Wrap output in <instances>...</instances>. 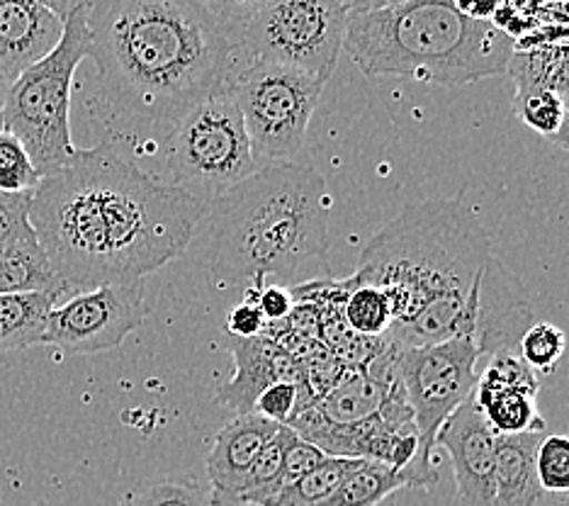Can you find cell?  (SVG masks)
I'll use <instances>...</instances> for the list:
<instances>
[{"label": "cell", "mask_w": 569, "mask_h": 506, "mask_svg": "<svg viewBox=\"0 0 569 506\" xmlns=\"http://www.w3.org/2000/svg\"><path fill=\"white\" fill-rule=\"evenodd\" d=\"M207 205L100 141L40 180L30 222L69 292L141 282L186 254Z\"/></svg>", "instance_id": "obj_1"}, {"label": "cell", "mask_w": 569, "mask_h": 506, "mask_svg": "<svg viewBox=\"0 0 569 506\" xmlns=\"http://www.w3.org/2000/svg\"><path fill=\"white\" fill-rule=\"evenodd\" d=\"M96 117L120 132H168L210 98L239 49L200 0H88Z\"/></svg>", "instance_id": "obj_2"}, {"label": "cell", "mask_w": 569, "mask_h": 506, "mask_svg": "<svg viewBox=\"0 0 569 506\" xmlns=\"http://www.w3.org/2000/svg\"><path fill=\"white\" fill-rule=\"evenodd\" d=\"M491 254V239L462 198L407 205L366 244L356 282L378 285L395 305L385 339L399 348L452 339Z\"/></svg>", "instance_id": "obj_3"}, {"label": "cell", "mask_w": 569, "mask_h": 506, "mask_svg": "<svg viewBox=\"0 0 569 506\" xmlns=\"http://www.w3.org/2000/svg\"><path fill=\"white\" fill-rule=\"evenodd\" d=\"M331 198L315 163H263L207 205L219 285L290 280L329 249Z\"/></svg>", "instance_id": "obj_4"}, {"label": "cell", "mask_w": 569, "mask_h": 506, "mask_svg": "<svg viewBox=\"0 0 569 506\" xmlns=\"http://www.w3.org/2000/svg\"><path fill=\"white\" fill-rule=\"evenodd\" d=\"M343 51L370 78L458 88L509 71L513 39L491 22L460 16L452 0L348 12Z\"/></svg>", "instance_id": "obj_5"}, {"label": "cell", "mask_w": 569, "mask_h": 506, "mask_svg": "<svg viewBox=\"0 0 569 506\" xmlns=\"http://www.w3.org/2000/svg\"><path fill=\"white\" fill-rule=\"evenodd\" d=\"M88 54L90 30L86 3L63 22L59 44L8 83L3 132L22 141L42 178L71 163L79 153L71 139V93L76 71Z\"/></svg>", "instance_id": "obj_6"}, {"label": "cell", "mask_w": 569, "mask_h": 506, "mask_svg": "<svg viewBox=\"0 0 569 506\" xmlns=\"http://www.w3.org/2000/svg\"><path fill=\"white\" fill-rule=\"evenodd\" d=\"M163 153L171 173L168 183L196 195L204 205L261 168L243 115L224 83L168 132Z\"/></svg>", "instance_id": "obj_7"}, {"label": "cell", "mask_w": 569, "mask_h": 506, "mask_svg": "<svg viewBox=\"0 0 569 506\" xmlns=\"http://www.w3.org/2000/svg\"><path fill=\"white\" fill-rule=\"evenodd\" d=\"M480 358V350L468 336H452L438 344L399 350V378H402L419 436L417 458L402 470L407 487H436V436L450 414L472 395Z\"/></svg>", "instance_id": "obj_8"}, {"label": "cell", "mask_w": 569, "mask_h": 506, "mask_svg": "<svg viewBox=\"0 0 569 506\" xmlns=\"http://www.w3.org/2000/svg\"><path fill=\"white\" fill-rule=\"evenodd\" d=\"M224 86L243 115L256 161H297L327 83L280 63L251 59L243 69H231Z\"/></svg>", "instance_id": "obj_9"}, {"label": "cell", "mask_w": 569, "mask_h": 506, "mask_svg": "<svg viewBox=\"0 0 569 506\" xmlns=\"http://www.w3.org/2000/svg\"><path fill=\"white\" fill-rule=\"evenodd\" d=\"M346 22L348 8L341 0H270L246 24L239 49L253 61L280 63L329 83Z\"/></svg>", "instance_id": "obj_10"}, {"label": "cell", "mask_w": 569, "mask_h": 506, "mask_svg": "<svg viewBox=\"0 0 569 506\" xmlns=\"http://www.w3.org/2000/svg\"><path fill=\"white\" fill-rule=\"evenodd\" d=\"M149 305L144 280L129 285H100L76 292L49 311L44 346H57L71 356H96L120 348L147 321Z\"/></svg>", "instance_id": "obj_11"}, {"label": "cell", "mask_w": 569, "mask_h": 506, "mask_svg": "<svg viewBox=\"0 0 569 506\" xmlns=\"http://www.w3.org/2000/svg\"><path fill=\"white\" fill-rule=\"evenodd\" d=\"M533 324V307L521 280L491 256L477 276L458 336H468L480 356L516 354L523 331Z\"/></svg>", "instance_id": "obj_12"}, {"label": "cell", "mask_w": 569, "mask_h": 506, "mask_svg": "<svg viewBox=\"0 0 569 506\" xmlns=\"http://www.w3.org/2000/svg\"><path fill=\"white\" fill-rule=\"evenodd\" d=\"M436 446L448 450L452 473H456L452 506L497 504V434L487 426L472 395L441 426Z\"/></svg>", "instance_id": "obj_13"}, {"label": "cell", "mask_w": 569, "mask_h": 506, "mask_svg": "<svg viewBox=\"0 0 569 506\" xmlns=\"http://www.w3.org/2000/svg\"><path fill=\"white\" fill-rule=\"evenodd\" d=\"M292 431L315 444L325 456L351 458L390 465L392 470H407L417 458L419 438L402 436L382 421L380 414L358 424H329L309 407L288 421Z\"/></svg>", "instance_id": "obj_14"}, {"label": "cell", "mask_w": 569, "mask_h": 506, "mask_svg": "<svg viewBox=\"0 0 569 506\" xmlns=\"http://www.w3.org/2000/svg\"><path fill=\"white\" fill-rule=\"evenodd\" d=\"M540 383L536 370L516 354L489 358L487 370L477 378L472 399L497 436L546 431L548 424L538 414Z\"/></svg>", "instance_id": "obj_15"}, {"label": "cell", "mask_w": 569, "mask_h": 506, "mask_svg": "<svg viewBox=\"0 0 569 506\" xmlns=\"http://www.w3.org/2000/svg\"><path fill=\"white\" fill-rule=\"evenodd\" d=\"M282 424L268 421L258 414H237L219 428L214 444L207 453V479L214 506H239V492L258 453Z\"/></svg>", "instance_id": "obj_16"}, {"label": "cell", "mask_w": 569, "mask_h": 506, "mask_svg": "<svg viewBox=\"0 0 569 506\" xmlns=\"http://www.w3.org/2000/svg\"><path fill=\"white\" fill-rule=\"evenodd\" d=\"M229 354L234 356V375L217 387V401H222L234 414H251L258 395L273 383H302L300 363L292 358L288 348L268 336L253 339H231Z\"/></svg>", "instance_id": "obj_17"}, {"label": "cell", "mask_w": 569, "mask_h": 506, "mask_svg": "<svg viewBox=\"0 0 569 506\" xmlns=\"http://www.w3.org/2000/svg\"><path fill=\"white\" fill-rule=\"evenodd\" d=\"M63 20L37 0H0V78L12 83L59 44Z\"/></svg>", "instance_id": "obj_18"}, {"label": "cell", "mask_w": 569, "mask_h": 506, "mask_svg": "<svg viewBox=\"0 0 569 506\" xmlns=\"http://www.w3.org/2000/svg\"><path fill=\"white\" fill-rule=\"evenodd\" d=\"M548 431L497 436V504L495 506H533L540 495L536 477V448Z\"/></svg>", "instance_id": "obj_19"}, {"label": "cell", "mask_w": 569, "mask_h": 506, "mask_svg": "<svg viewBox=\"0 0 569 506\" xmlns=\"http://www.w3.org/2000/svg\"><path fill=\"white\" fill-rule=\"evenodd\" d=\"M397 380L382 383L378 378H372L366 370L348 368L339 385H336L329 395L321 397L317 405H312V409L329 424L343 426L366 421L375 417V414H380L385 399L390 395V389Z\"/></svg>", "instance_id": "obj_20"}, {"label": "cell", "mask_w": 569, "mask_h": 506, "mask_svg": "<svg viewBox=\"0 0 569 506\" xmlns=\"http://www.w3.org/2000/svg\"><path fill=\"white\" fill-rule=\"evenodd\" d=\"M59 300L57 292L0 295V354L42 344L49 311Z\"/></svg>", "instance_id": "obj_21"}, {"label": "cell", "mask_w": 569, "mask_h": 506, "mask_svg": "<svg viewBox=\"0 0 569 506\" xmlns=\"http://www.w3.org/2000/svg\"><path fill=\"white\" fill-rule=\"evenodd\" d=\"M12 292H57L67 295L57 278L40 239L0 249V295Z\"/></svg>", "instance_id": "obj_22"}, {"label": "cell", "mask_w": 569, "mask_h": 506, "mask_svg": "<svg viewBox=\"0 0 569 506\" xmlns=\"http://www.w3.org/2000/svg\"><path fill=\"white\" fill-rule=\"evenodd\" d=\"M295 436L297 434L292 428L282 424L276 436L263 446V450L258 453L256 463L251 465V470L241 485L239 506H276L282 492L284 453H288Z\"/></svg>", "instance_id": "obj_23"}, {"label": "cell", "mask_w": 569, "mask_h": 506, "mask_svg": "<svg viewBox=\"0 0 569 506\" xmlns=\"http://www.w3.org/2000/svg\"><path fill=\"white\" fill-rule=\"evenodd\" d=\"M348 295L343 300V321L346 327L358 336H368V339H382L395 327V305L387 290L378 285L356 282L348 278Z\"/></svg>", "instance_id": "obj_24"}, {"label": "cell", "mask_w": 569, "mask_h": 506, "mask_svg": "<svg viewBox=\"0 0 569 506\" xmlns=\"http://www.w3.org/2000/svg\"><path fill=\"white\" fill-rule=\"evenodd\" d=\"M407 487L405 473L392 470L390 465L363 460L348 475L333 495L319 506H378L397 489Z\"/></svg>", "instance_id": "obj_25"}, {"label": "cell", "mask_w": 569, "mask_h": 506, "mask_svg": "<svg viewBox=\"0 0 569 506\" xmlns=\"http://www.w3.org/2000/svg\"><path fill=\"white\" fill-rule=\"evenodd\" d=\"M363 460L351 458H331L327 456L317 467H312L297 483L282 487L276 506H319L327 502L343 479L351 475Z\"/></svg>", "instance_id": "obj_26"}, {"label": "cell", "mask_w": 569, "mask_h": 506, "mask_svg": "<svg viewBox=\"0 0 569 506\" xmlns=\"http://www.w3.org/2000/svg\"><path fill=\"white\" fill-rule=\"evenodd\" d=\"M513 112L519 115V120L533 129V132L552 139L562 127L567 102L550 88L533 83H516Z\"/></svg>", "instance_id": "obj_27"}, {"label": "cell", "mask_w": 569, "mask_h": 506, "mask_svg": "<svg viewBox=\"0 0 569 506\" xmlns=\"http://www.w3.org/2000/svg\"><path fill=\"white\" fill-rule=\"evenodd\" d=\"M565 350L567 334L550 321H533L519 341V356L526 360V366L540 373H552L558 368Z\"/></svg>", "instance_id": "obj_28"}, {"label": "cell", "mask_w": 569, "mask_h": 506, "mask_svg": "<svg viewBox=\"0 0 569 506\" xmlns=\"http://www.w3.org/2000/svg\"><path fill=\"white\" fill-rule=\"evenodd\" d=\"M536 477L542 492L569 495V436L546 434L536 448Z\"/></svg>", "instance_id": "obj_29"}, {"label": "cell", "mask_w": 569, "mask_h": 506, "mask_svg": "<svg viewBox=\"0 0 569 506\" xmlns=\"http://www.w3.org/2000/svg\"><path fill=\"white\" fill-rule=\"evenodd\" d=\"M40 180L42 173L34 168L22 141L0 132V192H32Z\"/></svg>", "instance_id": "obj_30"}, {"label": "cell", "mask_w": 569, "mask_h": 506, "mask_svg": "<svg viewBox=\"0 0 569 506\" xmlns=\"http://www.w3.org/2000/svg\"><path fill=\"white\" fill-rule=\"evenodd\" d=\"M124 506H214L210 489L196 483H153L134 489Z\"/></svg>", "instance_id": "obj_31"}, {"label": "cell", "mask_w": 569, "mask_h": 506, "mask_svg": "<svg viewBox=\"0 0 569 506\" xmlns=\"http://www.w3.org/2000/svg\"><path fill=\"white\" fill-rule=\"evenodd\" d=\"M32 198H34V190L0 192V249L37 239L30 222Z\"/></svg>", "instance_id": "obj_32"}, {"label": "cell", "mask_w": 569, "mask_h": 506, "mask_svg": "<svg viewBox=\"0 0 569 506\" xmlns=\"http://www.w3.org/2000/svg\"><path fill=\"white\" fill-rule=\"evenodd\" d=\"M300 397H302V383H273L268 385L261 395H258L253 414L263 417L276 424H288L297 409H300Z\"/></svg>", "instance_id": "obj_33"}, {"label": "cell", "mask_w": 569, "mask_h": 506, "mask_svg": "<svg viewBox=\"0 0 569 506\" xmlns=\"http://www.w3.org/2000/svg\"><path fill=\"white\" fill-rule=\"evenodd\" d=\"M207 12L217 20L231 42L239 47V39L258 10H263L270 0H200Z\"/></svg>", "instance_id": "obj_34"}, {"label": "cell", "mask_w": 569, "mask_h": 506, "mask_svg": "<svg viewBox=\"0 0 569 506\" xmlns=\"http://www.w3.org/2000/svg\"><path fill=\"white\" fill-rule=\"evenodd\" d=\"M251 300L261 309V315L266 317V324H273V321H282L292 315L295 309V295L292 290L282 288L278 282H266L261 288H249Z\"/></svg>", "instance_id": "obj_35"}, {"label": "cell", "mask_w": 569, "mask_h": 506, "mask_svg": "<svg viewBox=\"0 0 569 506\" xmlns=\"http://www.w3.org/2000/svg\"><path fill=\"white\" fill-rule=\"evenodd\" d=\"M325 458H327L325 453H321L315 444H309V440L295 436L288 453H284L282 487L297 483V479L305 477L309 470H312V467H317Z\"/></svg>", "instance_id": "obj_36"}, {"label": "cell", "mask_w": 569, "mask_h": 506, "mask_svg": "<svg viewBox=\"0 0 569 506\" xmlns=\"http://www.w3.org/2000/svg\"><path fill=\"white\" fill-rule=\"evenodd\" d=\"M227 331L231 339H253V336H263L266 317L261 315V309H258L251 297H246L243 302H239L229 311Z\"/></svg>", "instance_id": "obj_37"}, {"label": "cell", "mask_w": 569, "mask_h": 506, "mask_svg": "<svg viewBox=\"0 0 569 506\" xmlns=\"http://www.w3.org/2000/svg\"><path fill=\"white\" fill-rule=\"evenodd\" d=\"M501 3L503 0H452V6H456L460 16L477 22H491Z\"/></svg>", "instance_id": "obj_38"}, {"label": "cell", "mask_w": 569, "mask_h": 506, "mask_svg": "<svg viewBox=\"0 0 569 506\" xmlns=\"http://www.w3.org/2000/svg\"><path fill=\"white\" fill-rule=\"evenodd\" d=\"M37 3L44 6L49 12H54L59 20L67 22L76 10L88 3V0H37Z\"/></svg>", "instance_id": "obj_39"}, {"label": "cell", "mask_w": 569, "mask_h": 506, "mask_svg": "<svg viewBox=\"0 0 569 506\" xmlns=\"http://www.w3.org/2000/svg\"><path fill=\"white\" fill-rule=\"evenodd\" d=\"M341 3L348 8V12H356V10H380V8H390V6L407 3V0H341Z\"/></svg>", "instance_id": "obj_40"}, {"label": "cell", "mask_w": 569, "mask_h": 506, "mask_svg": "<svg viewBox=\"0 0 569 506\" xmlns=\"http://www.w3.org/2000/svg\"><path fill=\"white\" fill-rule=\"evenodd\" d=\"M550 141H552L555 147H560L562 151H569V108H567V112H565L562 127L558 129V135H555Z\"/></svg>", "instance_id": "obj_41"}, {"label": "cell", "mask_w": 569, "mask_h": 506, "mask_svg": "<svg viewBox=\"0 0 569 506\" xmlns=\"http://www.w3.org/2000/svg\"><path fill=\"white\" fill-rule=\"evenodd\" d=\"M533 506H569V495H550V492H540Z\"/></svg>", "instance_id": "obj_42"}, {"label": "cell", "mask_w": 569, "mask_h": 506, "mask_svg": "<svg viewBox=\"0 0 569 506\" xmlns=\"http://www.w3.org/2000/svg\"><path fill=\"white\" fill-rule=\"evenodd\" d=\"M6 90H8V83L0 78V132H3V98H6Z\"/></svg>", "instance_id": "obj_43"}]
</instances>
